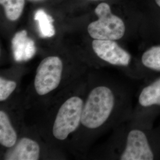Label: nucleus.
I'll return each instance as SVG.
<instances>
[{"label": "nucleus", "mask_w": 160, "mask_h": 160, "mask_svg": "<svg viewBox=\"0 0 160 160\" xmlns=\"http://www.w3.org/2000/svg\"><path fill=\"white\" fill-rule=\"evenodd\" d=\"M113 85H101L90 92L83 106L81 123L97 129L131 112V92Z\"/></svg>", "instance_id": "obj_1"}, {"label": "nucleus", "mask_w": 160, "mask_h": 160, "mask_svg": "<svg viewBox=\"0 0 160 160\" xmlns=\"http://www.w3.org/2000/svg\"><path fill=\"white\" fill-rule=\"evenodd\" d=\"M123 133L118 159L160 160V125L147 126L131 122Z\"/></svg>", "instance_id": "obj_2"}, {"label": "nucleus", "mask_w": 160, "mask_h": 160, "mask_svg": "<svg viewBox=\"0 0 160 160\" xmlns=\"http://www.w3.org/2000/svg\"><path fill=\"white\" fill-rule=\"evenodd\" d=\"M137 92L135 109L132 112V122L154 126L160 116V74L143 78Z\"/></svg>", "instance_id": "obj_3"}, {"label": "nucleus", "mask_w": 160, "mask_h": 160, "mask_svg": "<svg viewBox=\"0 0 160 160\" xmlns=\"http://www.w3.org/2000/svg\"><path fill=\"white\" fill-rule=\"evenodd\" d=\"M95 13L98 20L88 26V32L94 39L118 40L125 36L126 26L120 17L112 13L108 4L102 2L97 6Z\"/></svg>", "instance_id": "obj_4"}, {"label": "nucleus", "mask_w": 160, "mask_h": 160, "mask_svg": "<svg viewBox=\"0 0 160 160\" xmlns=\"http://www.w3.org/2000/svg\"><path fill=\"white\" fill-rule=\"evenodd\" d=\"M83 101L79 97L67 99L58 112L53 126V135L58 140H65L78 128L81 120Z\"/></svg>", "instance_id": "obj_5"}, {"label": "nucleus", "mask_w": 160, "mask_h": 160, "mask_svg": "<svg viewBox=\"0 0 160 160\" xmlns=\"http://www.w3.org/2000/svg\"><path fill=\"white\" fill-rule=\"evenodd\" d=\"M92 47L98 57L106 63L128 71L129 75L141 80L137 69L132 66L131 55L122 48L116 40H98L92 42Z\"/></svg>", "instance_id": "obj_6"}, {"label": "nucleus", "mask_w": 160, "mask_h": 160, "mask_svg": "<svg viewBox=\"0 0 160 160\" xmlns=\"http://www.w3.org/2000/svg\"><path fill=\"white\" fill-rule=\"evenodd\" d=\"M63 71V63L60 58L51 56L39 63L35 75L34 86L36 92L44 96L55 90L59 85Z\"/></svg>", "instance_id": "obj_7"}, {"label": "nucleus", "mask_w": 160, "mask_h": 160, "mask_svg": "<svg viewBox=\"0 0 160 160\" xmlns=\"http://www.w3.org/2000/svg\"><path fill=\"white\" fill-rule=\"evenodd\" d=\"M137 65L141 80L160 74V45L151 46L146 49L137 61Z\"/></svg>", "instance_id": "obj_8"}, {"label": "nucleus", "mask_w": 160, "mask_h": 160, "mask_svg": "<svg viewBox=\"0 0 160 160\" xmlns=\"http://www.w3.org/2000/svg\"><path fill=\"white\" fill-rule=\"evenodd\" d=\"M40 146L34 140L23 138L12 147L5 156L7 160H38L40 157Z\"/></svg>", "instance_id": "obj_9"}, {"label": "nucleus", "mask_w": 160, "mask_h": 160, "mask_svg": "<svg viewBox=\"0 0 160 160\" xmlns=\"http://www.w3.org/2000/svg\"><path fill=\"white\" fill-rule=\"evenodd\" d=\"M12 44L14 57L18 62L28 61L36 53L34 42L28 37V32L25 30L15 34L12 39Z\"/></svg>", "instance_id": "obj_10"}, {"label": "nucleus", "mask_w": 160, "mask_h": 160, "mask_svg": "<svg viewBox=\"0 0 160 160\" xmlns=\"http://www.w3.org/2000/svg\"><path fill=\"white\" fill-rule=\"evenodd\" d=\"M17 133L12 126L8 116L5 112L0 111V143L6 148H10L15 145Z\"/></svg>", "instance_id": "obj_11"}, {"label": "nucleus", "mask_w": 160, "mask_h": 160, "mask_svg": "<svg viewBox=\"0 0 160 160\" xmlns=\"http://www.w3.org/2000/svg\"><path fill=\"white\" fill-rule=\"evenodd\" d=\"M34 20L38 22L40 34L43 38H51L55 34L51 16L48 14L44 10L39 9L35 12Z\"/></svg>", "instance_id": "obj_12"}, {"label": "nucleus", "mask_w": 160, "mask_h": 160, "mask_svg": "<svg viewBox=\"0 0 160 160\" xmlns=\"http://www.w3.org/2000/svg\"><path fill=\"white\" fill-rule=\"evenodd\" d=\"M0 4L4 8L7 19L16 21L22 14L25 0H0Z\"/></svg>", "instance_id": "obj_13"}, {"label": "nucleus", "mask_w": 160, "mask_h": 160, "mask_svg": "<svg viewBox=\"0 0 160 160\" xmlns=\"http://www.w3.org/2000/svg\"><path fill=\"white\" fill-rule=\"evenodd\" d=\"M17 84L12 80H6L2 77L0 78V101L3 102L7 100L15 90Z\"/></svg>", "instance_id": "obj_14"}, {"label": "nucleus", "mask_w": 160, "mask_h": 160, "mask_svg": "<svg viewBox=\"0 0 160 160\" xmlns=\"http://www.w3.org/2000/svg\"><path fill=\"white\" fill-rule=\"evenodd\" d=\"M155 2L158 4V6L160 7V0H155Z\"/></svg>", "instance_id": "obj_15"}, {"label": "nucleus", "mask_w": 160, "mask_h": 160, "mask_svg": "<svg viewBox=\"0 0 160 160\" xmlns=\"http://www.w3.org/2000/svg\"><path fill=\"white\" fill-rule=\"evenodd\" d=\"M30 1H33V2H39V1H43V0H29Z\"/></svg>", "instance_id": "obj_16"}, {"label": "nucleus", "mask_w": 160, "mask_h": 160, "mask_svg": "<svg viewBox=\"0 0 160 160\" xmlns=\"http://www.w3.org/2000/svg\"><path fill=\"white\" fill-rule=\"evenodd\" d=\"M94 1H97V0H94Z\"/></svg>", "instance_id": "obj_17"}]
</instances>
